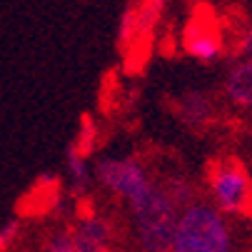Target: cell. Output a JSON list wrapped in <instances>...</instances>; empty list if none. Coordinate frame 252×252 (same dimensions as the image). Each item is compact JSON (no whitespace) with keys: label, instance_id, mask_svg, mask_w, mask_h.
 Masks as SVG:
<instances>
[{"label":"cell","instance_id":"cell-5","mask_svg":"<svg viewBox=\"0 0 252 252\" xmlns=\"http://www.w3.org/2000/svg\"><path fill=\"white\" fill-rule=\"evenodd\" d=\"M183 48L190 58L200 60V63H215L220 60L222 50H225V40L220 25L212 20V15L207 10H197L195 18L188 23L185 28V38H183Z\"/></svg>","mask_w":252,"mask_h":252},{"label":"cell","instance_id":"cell-4","mask_svg":"<svg viewBox=\"0 0 252 252\" xmlns=\"http://www.w3.org/2000/svg\"><path fill=\"white\" fill-rule=\"evenodd\" d=\"M95 180L102 185L105 192L123 200L127 207L135 205L140 197H145L155 180L150 177L148 167L137 158L123 155V158H102L95 165Z\"/></svg>","mask_w":252,"mask_h":252},{"label":"cell","instance_id":"cell-9","mask_svg":"<svg viewBox=\"0 0 252 252\" xmlns=\"http://www.w3.org/2000/svg\"><path fill=\"white\" fill-rule=\"evenodd\" d=\"M65 172H67V180H70V185H73V190L85 192V190L90 188L93 167H90V162H88V155L78 153L73 145H70L67 153H65Z\"/></svg>","mask_w":252,"mask_h":252},{"label":"cell","instance_id":"cell-10","mask_svg":"<svg viewBox=\"0 0 252 252\" xmlns=\"http://www.w3.org/2000/svg\"><path fill=\"white\" fill-rule=\"evenodd\" d=\"M97 140H100V132H97L95 120H93L90 115H83V118H80V130H78L75 140L70 142V145H73L78 153H83V155L90 158V153L97 148Z\"/></svg>","mask_w":252,"mask_h":252},{"label":"cell","instance_id":"cell-3","mask_svg":"<svg viewBox=\"0 0 252 252\" xmlns=\"http://www.w3.org/2000/svg\"><path fill=\"white\" fill-rule=\"evenodd\" d=\"M210 200L227 218H240L252 210V180L237 160H218L207 172Z\"/></svg>","mask_w":252,"mask_h":252},{"label":"cell","instance_id":"cell-2","mask_svg":"<svg viewBox=\"0 0 252 252\" xmlns=\"http://www.w3.org/2000/svg\"><path fill=\"white\" fill-rule=\"evenodd\" d=\"M127 210L140 252H170L180 220V205L165 192V188L155 183L145 197H140Z\"/></svg>","mask_w":252,"mask_h":252},{"label":"cell","instance_id":"cell-14","mask_svg":"<svg viewBox=\"0 0 252 252\" xmlns=\"http://www.w3.org/2000/svg\"><path fill=\"white\" fill-rule=\"evenodd\" d=\"M240 53H242V55L252 53V25H247V28H245L242 38H240Z\"/></svg>","mask_w":252,"mask_h":252},{"label":"cell","instance_id":"cell-7","mask_svg":"<svg viewBox=\"0 0 252 252\" xmlns=\"http://www.w3.org/2000/svg\"><path fill=\"white\" fill-rule=\"evenodd\" d=\"M225 95L232 105L252 110V53L242 55L225 75Z\"/></svg>","mask_w":252,"mask_h":252},{"label":"cell","instance_id":"cell-13","mask_svg":"<svg viewBox=\"0 0 252 252\" xmlns=\"http://www.w3.org/2000/svg\"><path fill=\"white\" fill-rule=\"evenodd\" d=\"M45 252H75V245H73V235L70 232H58L48 240L45 245Z\"/></svg>","mask_w":252,"mask_h":252},{"label":"cell","instance_id":"cell-11","mask_svg":"<svg viewBox=\"0 0 252 252\" xmlns=\"http://www.w3.org/2000/svg\"><path fill=\"white\" fill-rule=\"evenodd\" d=\"M162 188H165V192L180 205V210L188 207V205L195 200V190H192L190 180H188L185 175H170L165 183H162Z\"/></svg>","mask_w":252,"mask_h":252},{"label":"cell","instance_id":"cell-1","mask_svg":"<svg viewBox=\"0 0 252 252\" xmlns=\"http://www.w3.org/2000/svg\"><path fill=\"white\" fill-rule=\"evenodd\" d=\"M170 252H232L227 215L212 202L192 200L180 210Z\"/></svg>","mask_w":252,"mask_h":252},{"label":"cell","instance_id":"cell-6","mask_svg":"<svg viewBox=\"0 0 252 252\" xmlns=\"http://www.w3.org/2000/svg\"><path fill=\"white\" fill-rule=\"evenodd\" d=\"M70 235L75 252H113V227L100 215H83Z\"/></svg>","mask_w":252,"mask_h":252},{"label":"cell","instance_id":"cell-12","mask_svg":"<svg viewBox=\"0 0 252 252\" xmlns=\"http://www.w3.org/2000/svg\"><path fill=\"white\" fill-rule=\"evenodd\" d=\"M20 237V222L18 220H8L0 225V252H8Z\"/></svg>","mask_w":252,"mask_h":252},{"label":"cell","instance_id":"cell-8","mask_svg":"<svg viewBox=\"0 0 252 252\" xmlns=\"http://www.w3.org/2000/svg\"><path fill=\"white\" fill-rule=\"evenodd\" d=\"M180 118L192 127L207 125V120L212 118V100L205 93H197V90L185 93L180 97Z\"/></svg>","mask_w":252,"mask_h":252}]
</instances>
